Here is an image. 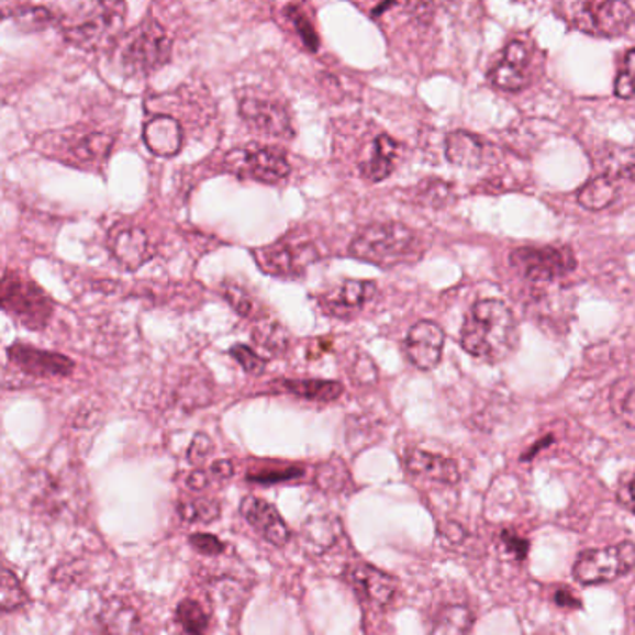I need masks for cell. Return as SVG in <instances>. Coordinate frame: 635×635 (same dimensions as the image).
<instances>
[{
  "mask_svg": "<svg viewBox=\"0 0 635 635\" xmlns=\"http://www.w3.org/2000/svg\"><path fill=\"white\" fill-rule=\"evenodd\" d=\"M238 114L259 135L283 138V141H291L294 136L291 114L283 104L272 99L246 96L238 103Z\"/></svg>",
  "mask_w": 635,
  "mask_h": 635,
  "instance_id": "cell-11",
  "label": "cell"
},
{
  "mask_svg": "<svg viewBox=\"0 0 635 635\" xmlns=\"http://www.w3.org/2000/svg\"><path fill=\"white\" fill-rule=\"evenodd\" d=\"M610 404L613 414L617 415L619 420H621L626 427L635 428L634 377L615 382V386L611 388Z\"/></svg>",
  "mask_w": 635,
  "mask_h": 635,
  "instance_id": "cell-27",
  "label": "cell"
},
{
  "mask_svg": "<svg viewBox=\"0 0 635 635\" xmlns=\"http://www.w3.org/2000/svg\"><path fill=\"white\" fill-rule=\"evenodd\" d=\"M615 198H617V183L610 176H600V178L589 181L578 192V203L589 211H602L615 202Z\"/></svg>",
  "mask_w": 635,
  "mask_h": 635,
  "instance_id": "cell-26",
  "label": "cell"
},
{
  "mask_svg": "<svg viewBox=\"0 0 635 635\" xmlns=\"http://www.w3.org/2000/svg\"><path fill=\"white\" fill-rule=\"evenodd\" d=\"M224 299L227 300V304L232 305L238 315H243V318L252 315L254 302H252L250 294L246 293L245 289L233 286V283H226L224 286Z\"/></svg>",
  "mask_w": 635,
  "mask_h": 635,
  "instance_id": "cell-40",
  "label": "cell"
},
{
  "mask_svg": "<svg viewBox=\"0 0 635 635\" xmlns=\"http://www.w3.org/2000/svg\"><path fill=\"white\" fill-rule=\"evenodd\" d=\"M446 334L441 324L433 321H420L410 328L404 350L409 360L422 371H431L438 366L442 360V350H444Z\"/></svg>",
  "mask_w": 635,
  "mask_h": 635,
  "instance_id": "cell-14",
  "label": "cell"
},
{
  "mask_svg": "<svg viewBox=\"0 0 635 635\" xmlns=\"http://www.w3.org/2000/svg\"><path fill=\"white\" fill-rule=\"evenodd\" d=\"M345 575H347V580L356 587V591L371 604L385 608L396 599L398 581L379 568L366 565V562H355L347 568Z\"/></svg>",
  "mask_w": 635,
  "mask_h": 635,
  "instance_id": "cell-17",
  "label": "cell"
},
{
  "mask_svg": "<svg viewBox=\"0 0 635 635\" xmlns=\"http://www.w3.org/2000/svg\"><path fill=\"white\" fill-rule=\"evenodd\" d=\"M460 343L466 353L481 360H505L519 345V326L508 305L500 300H479L466 318Z\"/></svg>",
  "mask_w": 635,
  "mask_h": 635,
  "instance_id": "cell-1",
  "label": "cell"
},
{
  "mask_svg": "<svg viewBox=\"0 0 635 635\" xmlns=\"http://www.w3.org/2000/svg\"><path fill=\"white\" fill-rule=\"evenodd\" d=\"M556 602L559 605H570V608H575L578 604V600L572 597V594L568 593L567 589H559L556 594Z\"/></svg>",
  "mask_w": 635,
  "mask_h": 635,
  "instance_id": "cell-50",
  "label": "cell"
},
{
  "mask_svg": "<svg viewBox=\"0 0 635 635\" xmlns=\"http://www.w3.org/2000/svg\"><path fill=\"white\" fill-rule=\"evenodd\" d=\"M511 265L525 280L548 283L570 275L576 259L567 246H522L511 252Z\"/></svg>",
  "mask_w": 635,
  "mask_h": 635,
  "instance_id": "cell-9",
  "label": "cell"
},
{
  "mask_svg": "<svg viewBox=\"0 0 635 635\" xmlns=\"http://www.w3.org/2000/svg\"><path fill=\"white\" fill-rule=\"evenodd\" d=\"M12 18L19 29L26 32H37L53 25L58 19V13L53 12L47 7H19L13 10Z\"/></svg>",
  "mask_w": 635,
  "mask_h": 635,
  "instance_id": "cell-31",
  "label": "cell"
},
{
  "mask_svg": "<svg viewBox=\"0 0 635 635\" xmlns=\"http://www.w3.org/2000/svg\"><path fill=\"white\" fill-rule=\"evenodd\" d=\"M503 537H505V543H508L509 548H511L516 556H525V552H527V543H525V541H519L516 537H509V533H505Z\"/></svg>",
  "mask_w": 635,
  "mask_h": 635,
  "instance_id": "cell-49",
  "label": "cell"
},
{
  "mask_svg": "<svg viewBox=\"0 0 635 635\" xmlns=\"http://www.w3.org/2000/svg\"><path fill=\"white\" fill-rule=\"evenodd\" d=\"M144 144L157 157H174L183 146V129L178 120L171 116H153L144 125Z\"/></svg>",
  "mask_w": 635,
  "mask_h": 635,
  "instance_id": "cell-19",
  "label": "cell"
},
{
  "mask_svg": "<svg viewBox=\"0 0 635 635\" xmlns=\"http://www.w3.org/2000/svg\"><path fill=\"white\" fill-rule=\"evenodd\" d=\"M635 567V544L621 543L587 550L578 557L572 575L581 586H599L628 575Z\"/></svg>",
  "mask_w": 635,
  "mask_h": 635,
  "instance_id": "cell-10",
  "label": "cell"
},
{
  "mask_svg": "<svg viewBox=\"0 0 635 635\" xmlns=\"http://www.w3.org/2000/svg\"><path fill=\"white\" fill-rule=\"evenodd\" d=\"M254 342L259 345V347L269 350L270 355H281L286 353L289 348V336L288 332L283 331V326L278 323L265 324V326H259L252 334Z\"/></svg>",
  "mask_w": 635,
  "mask_h": 635,
  "instance_id": "cell-35",
  "label": "cell"
},
{
  "mask_svg": "<svg viewBox=\"0 0 635 635\" xmlns=\"http://www.w3.org/2000/svg\"><path fill=\"white\" fill-rule=\"evenodd\" d=\"M176 619L189 635H205L209 628L208 613L194 600H183L176 610Z\"/></svg>",
  "mask_w": 635,
  "mask_h": 635,
  "instance_id": "cell-32",
  "label": "cell"
},
{
  "mask_svg": "<svg viewBox=\"0 0 635 635\" xmlns=\"http://www.w3.org/2000/svg\"><path fill=\"white\" fill-rule=\"evenodd\" d=\"M527 64H530V47L520 40H513L503 51L501 60L490 69V82L505 92H520L530 82L525 75Z\"/></svg>",
  "mask_w": 635,
  "mask_h": 635,
  "instance_id": "cell-15",
  "label": "cell"
},
{
  "mask_svg": "<svg viewBox=\"0 0 635 635\" xmlns=\"http://www.w3.org/2000/svg\"><path fill=\"white\" fill-rule=\"evenodd\" d=\"M350 256L379 267H396L417 254V235L399 222H377L361 227L348 245Z\"/></svg>",
  "mask_w": 635,
  "mask_h": 635,
  "instance_id": "cell-3",
  "label": "cell"
},
{
  "mask_svg": "<svg viewBox=\"0 0 635 635\" xmlns=\"http://www.w3.org/2000/svg\"><path fill=\"white\" fill-rule=\"evenodd\" d=\"M0 299L2 310L31 331H40L43 326H47L55 310L53 300L43 293V289L12 270L4 272Z\"/></svg>",
  "mask_w": 635,
  "mask_h": 635,
  "instance_id": "cell-6",
  "label": "cell"
},
{
  "mask_svg": "<svg viewBox=\"0 0 635 635\" xmlns=\"http://www.w3.org/2000/svg\"><path fill=\"white\" fill-rule=\"evenodd\" d=\"M615 93L617 98H635V49L628 51L624 58L623 69L615 79Z\"/></svg>",
  "mask_w": 635,
  "mask_h": 635,
  "instance_id": "cell-38",
  "label": "cell"
},
{
  "mask_svg": "<svg viewBox=\"0 0 635 635\" xmlns=\"http://www.w3.org/2000/svg\"><path fill=\"white\" fill-rule=\"evenodd\" d=\"M29 602V594L21 586V581L15 578L10 568L4 567L2 570V581H0V608L4 613L15 611Z\"/></svg>",
  "mask_w": 635,
  "mask_h": 635,
  "instance_id": "cell-34",
  "label": "cell"
},
{
  "mask_svg": "<svg viewBox=\"0 0 635 635\" xmlns=\"http://www.w3.org/2000/svg\"><path fill=\"white\" fill-rule=\"evenodd\" d=\"M103 635H146L141 615L123 600H109L99 613Z\"/></svg>",
  "mask_w": 635,
  "mask_h": 635,
  "instance_id": "cell-21",
  "label": "cell"
},
{
  "mask_svg": "<svg viewBox=\"0 0 635 635\" xmlns=\"http://www.w3.org/2000/svg\"><path fill=\"white\" fill-rule=\"evenodd\" d=\"M449 196V187L444 183H438V181H428L427 185H423L422 192L417 194V198L422 200L423 203L427 205H442L444 200Z\"/></svg>",
  "mask_w": 635,
  "mask_h": 635,
  "instance_id": "cell-42",
  "label": "cell"
},
{
  "mask_svg": "<svg viewBox=\"0 0 635 635\" xmlns=\"http://www.w3.org/2000/svg\"><path fill=\"white\" fill-rule=\"evenodd\" d=\"M179 516L185 522H213V520L221 516V503L216 500H208V498H183L178 505Z\"/></svg>",
  "mask_w": 635,
  "mask_h": 635,
  "instance_id": "cell-30",
  "label": "cell"
},
{
  "mask_svg": "<svg viewBox=\"0 0 635 635\" xmlns=\"http://www.w3.org/2000/svg\"><path fill=\"white\" fill-rule=\"evenodd\" d=\"M471 621L474 619L466 605H446L434 619L433 635H466Z\"/></svg>",
  "mask_w": 635,
  "mask_h": 635,
  "instance_id": "cell-28",
  "label": "cell"
},
{
  "mask_svg": "<svg viewBox=\"0 0 635 635\" xmlns=\"http://www.w3.org/2000/svg\"><path fill=\"white\" fill-rule=\"evenodd\" d=\"M71 13H58L64 36L80 49H103L120 42L127 7L122 2H79L69 4Z\"/></svg>",
  "mask_w": 635,
  "mask_h": 635,
  "instance_id": "cell-2",
  "label": "cell"
},
{
  "mask_svg": "<svg viewBox=\"0 0 635 635\" xmlns=\"http://www.w3.org/2000/svg\"><path fill=\"white\" fill-rule=\"evenodd\" d=\"M556 10L568 25L591 36H621L635 21L634 8L621 0H572Z\"/></svg>",
  "mask_w": 635,
  "mask_h": 635,
  "instance_id": "cell-5",
  "label": "cell"
},
{
  "mask_svg": "<svg viewBox=\"0 0 635 635\" xmlns=\"http://www.w3.org/2000/svg\"><path fill=\"white\" fill-rule=\"evenodd\" d=\"M209 484V474L203 470H194L187 477V487L194 492H200V490L208 489Z\"/></svg>",
  "mask_w": 635,
  "mask_h": 635,
  "instance_id": "cell-46",
  "label": "cell"
},
{
  "mask_svg": "<svg viewBox=\"0 0 635 635\" xmlns=\"http://www.w3.org/2000/svg\"><path fill=\"white\" fill-rule=\"evenodd\" d=\"M114 138L101 131H86L77 138H69L68 155L75 165H103L111 155Z\"/></svg>",
  "mask_w": 635,
  "mask_h": 635,
  "instance_id": "cell-23",
  "label": "cell"
},
{
  "mask_svg": "<svg viewBox=\"0 0 635 635\" xmlns=\"http://www.w3.org/2000/svg\"><path fill=\"white\" fill-rule=\"evenodd\" d=\"M377 294L375 281L345 280L337 288L319 297V304L326 315L336 319H350L366 308L367 302Z\"/></svg>",
  "mask_w": 635,
  "mask_h": 635,
  "instance_id": "cell-13",
  "label": "cell"
},
{
  "mask_svg": "<svg viewBox=\"0 0 635 635\" xmlns=\"http://www.w3.org/2000/svg\"><path fill=\"white\" fill-rule=\"evenodd\" d=\"M339 537V525L332 519H315L304 527V546L315 554L319 546V538H323L324 550L336 543Z\"/></svg>",
  "mask_w": 635,
  "mask_h": 635,
  "instance_id": "cell-33",
  "label": "cell"
},
{
  "mask_svg": "<svg viewBox=\"0 0 635 635\" xmlns=\"http://www.w3.org/2000/svg\"><path fill=\"white\" fill-rule=\"evenodd\" d=\"M171 37L157 19L146 18L116 43V60L129 75L152 74L171 58Z\"/></svg>",
  "mask_w": 635,
  "mask_h": 635,
  "instance_id": "cell-4",
  "label": "cell"
},
{
  "mask_svg": "<svg viewBox=\"0 0 635 635\" xmlns=\"http://www.w3.org/2000/svg\"><path fill=\"white\" fill-rule=\"evenodd\" d=\"M8 356L13 366L19 367L23 374L40 377V379L69 377L75 367L68 356L31 347L25 343H13L12 347L8 348Z\"/></svg>",
  "mask_w": 635,
  "mask_h": 635,
  "instance_id": "cell-12",
  "label": "cell"
},
{
  "mask_svg": "<svg viewBox=\"0 0 635 635\" xmlns=\"http://www.w3.org/2000/svg\"><path fill=\"white\" fill-rule=\"evenodd\" d=\"M617 495L624 508L635 513V476L630 479L628 483L624 484L623 489L619 490Z\"/></svg>",
  "mask_w": 635,
  "mask_h": 635,
  "instance_id": "cell-45",
  "label": "cell"
},
{
  "mask_svg": "<svg viewBox=\"0 0 635 635\" xmlns=\"http://www.w3.org/2000/svg\"><path fill=\"white\" fill-rule=\"evenodd\" d=\"M304 476V468L302 466H267V468H257V470L248 471V481L259 484H276L281 481H291L297 477Z\"/></svg>",
  "mask_w": 635,
  "mask_h": 635,
  "instance_id": "cell-36",
  "label": "cell"
},
{
  "mask_svg": "<svg viewBox=\"0 0 635 635\" xmlns=\"http://www.w3.org/2000/svg\"><path fill=\"white\" fill-rule=\"evenodd\" d=\"M109 245L123 269H141L153 256L149 237L142 227H118L111 233Z\"/></svg>",
  "mask_w": 635,
  "mask_h": 635,
  "instance_id": "cell-18",
  "label": "cell"
},
{
  "mask_svg": "<svg viewBox=\"0 0 635 635\" xmlns=\"http://www.w3.org/2000/svg\"><path fill=\"white\" fill-rule=\"evenodd\" d=\"M286 12H288V18L291 19V23H293L294 29L299 32L300 40L304 43L305 49L318 51L319 36L310 15L304 13L302 7H288L286 8Z\"/></svg>",
  "mask_w": 635,
  "mask_h": 635,
  "instance_id": "cell-37",
  "label": "cell"
},
{
  "mask_svg": "<svg viewBox=\"0 0 635 635\" xmlns=\"http://www.w3.org/2000/svg\"><path fill=\"white\" fill-rule=\"evenodd\" d=\"M230 355L235 358L238 366L245 369L248 375H261L267 367V360L257 355L254 348L248 347V345H233L230 348Z\"/></svg>",
  "mask_w": 635,
  "mask_h": 635,
  "instance_id": "cell-39",
  "label": "cell"
},
{
  "mask_svg": "<svg viewBox=\"0 0 635 635\" xmlns=\"http://www.w3.org/2000/svg\"><path fill=\"white\" fill-rule=\"evenodd\" d=\"M276 386H280L281 390L288 391L294 398L308 399L315 403H331L343 393V386L336 380L283 379L278 380Z\"/></svg>",
  "mask_w": 635,
  "mask_h": 635,
  "instance_id": "cell-25",
  "label": "cell"
},
{
  "mask_svg": "<svg viewBox=\"0 0 635 635\" xmlns=\"http://www.w3.org/2000/svg\"><path fill=\"white\" fill-rule=\"evenodd\" d=\"M211 476L221 479V481H226L233 476V465L230 460H216L211 466Z\"/></svg>",
  "mask_w": 635,
  "mask_h": 635,
  "instance_id": "cell-48",
  "label": "cell"
},
{
  "mask_svg": "<svg viewBox=\"0 0 635 635\" xmlns=\"http://www.w3.org/2000/svg\"><path fill=\"white\" fill-rule=\"evenodd\" d=\"M189 543L192 544V548H196L203 556H221L222 552H224V543H221L214 535H209V533L190 535Z\"/></svg>",
  "mask_w": 635,
  "mask_h": 635,
  "instance_id": "cell-41",
  "label": "cell"
},
{
  "mask_svg": "<svg viewBox=\"0 0 635 635\" xmlns=\"http://www.w3.org/2000/svg\"><path fill=\"white\" fill-rule=\"evenodd\" d=\"M355 377L361 385H371L377 382V367L374 361L369 360L367 356L356 358L355 360Z\"/></svg>",
  "mask_w": 635,
  "mask_h": 635,
  "instance_id": "cell-44",
  "label": "cell"
},
{
  "mask_svg": "<svg viewBox=\"0 0 635 635\" xmlns=\"http://www.w3.org/2000/svg\"><path fill=\"white\" fill-rule=\"evenodd\" d=\"M331 348L332 339H328V337L315 339V342L310 345V348H308V358H310V360H318L319 356L323 355V353H328Z\"/></svg>",
  "mask_w": 635,
  "mask_h": 635,
  "instance_id": "cell-47",
  "label": "cell"
},
{
  "mask_svg": "<svg viewBox=\"0 0 635 635\" xmlns=\"http://www.w3.org/2000/svg\"><path fill=\"white\" fill-rule=\"evenodd\" d=\"M398 142L391 136L379 135L374 142V152L360 165L361 178L369 183H380L390 176L398 159Z\"/></svg>",
  "mask_w": 635,
  "mask_h": 635,
  "instance_id": "cell-24",
  "label": "cell"
},
{
  "mask_svg": "<svg viewBox=\"0 0 635 635\" xmlns=\"http://www.w3.org/2000/svg\"><path fill=\"white\" fill-rule=\"evenodd\" d=\"M224 168L241 179H254L257 183L280 185L291 174V163L280 147L246 144L227 153Z\"/></svg>",
  "mask_w": 635,
  "mask_h": 635,
  "instance_id": "cell-7",
  "label": "cell"
},
{
  "mask_svg": "<svg viewBox=\"0 0 635 635\" xmlns=\"http://www.w3.org/2000/svg\"><path fill=\"white\" fill-rule=\"evenodd\" d=\"M241 514L270 544L281 548V546H286L289 543L291 532H289L288 524L283 522L280 513L276 511L275 505H270V503L261 500V498H256V495H246L243 503H241Z\"/></svg>",
  "mask_w": 635,
  "mask_h": 635,
  "instance_id": "cell-16",
  "label": "cell"
},
{
  "mask_svg": "<svg viewBox=\"0 0 635 635\" xmlns=\"http://www.w3.org/2000/svg\"><path fill=\"white\" fill-rule=\"evenodd\" d=\"M315 484L324 492L342 494V492H347V489H350L353 481H350V474H348L345 463L334 458V460L318 466Z\"/></svg>",
  "mask_w": 635,
  "mask_h": 635,
  "instance_id": "cell-29",
  "label": "cell"
},
{
  "mask_svg": "<svg viewBox=\"0 0 635 635\" xmlns=\"http://www.w3.org/2000/svg\"><path fill=\"white\" fill-rule=\"evenodd\" d=\"M406 468L414 476L425 477L428 481H436V483L457 484L460 479V471L455 460L436 455V453L423 452V449L409 452Z\"/></svg>",
  "mask_w": 635,
  "mask_h": 635,
  "instance_id": "cell-20",
  "label": "cell"
},
{
  "mask_svg": "<svg viewBox=\"0 0 635 635\" xmlns=\"http://www.w3.org/2000/svg\"><path fill=\"white\" fill-rule=\"evenodd\" d=\"M446 157L452 165L477 170L484 165V142L468 131H455L446 138Z\"/></svg>",
  "mask_w": 635,
  "mask_h": 635,
  "instance_id": "cell-22",
  "label": "cell"
},
{
  "mask_svg": "<svg viewBox=\"0 0 635 635\" xmlns=\"http://www.w3.org/2000/svg\"><path fill=\"white\" fill-rule=\"evenodd\" d=\"M252 256L263 272L283 280H297L313 261H318L319 252L310 238L281 237L272 245L252 250Z\"/></svg>",
  "mask_w": 635,
  "mask_h": 635,
  "instance_id": "cell-8",
  "label": "cell"
},
{
  "mask_svg": "<svg viewBox=\"0 0 635 635\" xmlns=\"http://www.w3.org/2000/svg\"><path fill=\"white\" fill-rule=\"evenodd\" d=\"M211 452H213V442H211L208 434H196L194 441L189 447V460L192 465H200Z\"/></svg>",
  "mask_w": 635,
  "mask_h": 635,
  "instance_id": "cell-43",
  "label": "cell"
}]
</instances>
